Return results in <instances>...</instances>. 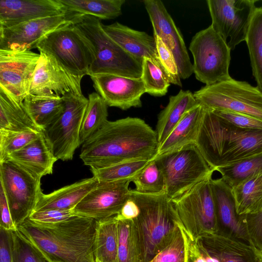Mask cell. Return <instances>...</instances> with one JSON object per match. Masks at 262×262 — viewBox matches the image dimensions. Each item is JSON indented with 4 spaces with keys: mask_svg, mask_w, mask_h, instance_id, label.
Returning a JSON list of instances; mask_svg holds the SVG:
<instances>
[{
    "mask_svg": "<svg viewBox=\"0 0 262 262\" xmlns=\"http://www.w3.org/2000/svg\"><path fill=\"white\" fill-rule=\"evenodd\" d=\"M247 232L251 244L262 253V210L244 215Z\"/></svg>",
    "mask_w": 262,
    "mask_h": 262,
    "instance_id": "46",
    "label": "cell"
},
{
    "mask_svg": "<svg viewBox=\"0 0 262 262\" xmlns=\"http://www.w3.org/2000/svg\"><path fill=\"white\" fill-rule=\"evenodd\" d=\"M0 181L12 221L17 227L28 219L35 209L42 192L40 180L6 160L0 161Z\"/></svg>",
    "mask_w": 262,
    "mask_h": 262,
    "instance_id": "11",
    "label": "cell"
},
{
    "mask_svg": "<svg viewBox=\"0 0 262 262\" xmlns=\"http://www.w3.org/2000/svg\"><path fill=\"white\" fill-rule=\"evenodd\" d=\"M67 12L101 19H114L122 14L125 0H59Z\"/></svg>",
    "mask_w": 262,
    "mask_h": 262,
    "instance_id": "31",
    "label": "cell"
},
{
    "mask_svg": "<svg viewBox=\"0 0 262 262\" xmlns=\"http://www.w3.org/2000/svg\"><path fill=\"white\" fill-rule=\"evenodd\" d=\"M96 228L97 220L78 215L55 224L28 218L17 227L51 262H95Z\"/></svg>",
    "mask_w": 262,
    "mask_h": 262,
    "instance_id": "2",
    "label": "cell"
},
{
    "mask_svg": "<svg viewBox=\"0 0 262 262\" xmlns=\"http://www.w3.org/2000/svg\"><path fill=\"white\" fill-rule=\"evenodd\" d=\"M40 54L0 50V90L19 103L29 94Z\"/></svg>",
    "mask_w": 262,
    "mask_h": 262,
    "instance_id": "14",
    "label": "cell"
},
{
    "mask_svg": "<svg viewBox=\"0 0 262 262\" xmlns=\"http://www.w3.org/2000/svg\"><path fill=\"white\" fill-rule=\"evenodd\" d=\"M215 171H218L224 181L232 188L262 173V152L216 168Z\"/></svg>",
    "mask_w": 262,
    "mask_h": 262,
    "instance_id": "34",
    "label": "cell"
},
{
    "mask_svg": "<svg viewBox=\"0 0 262 262\" xmlns=\"http://www.w3.org/2000/svg\"><path fill=\"white\" fill-rule=\"evenodd\" d=\"M201 239L218 262H262V253L252 245L216 234Z\"/></svg>",
    "mask_w": 262,
    "mask_h": 262,
    "instance_id": "25",
    "label": "cell"
},
{
    "mask_svg": "<svg viewBox=\"0 0 262 262\" xmlns=\"http://www.w3.org/2000/svg\"><path fill=\"white\" fill-rule=\"evenodd\" d=\"M0 228L7 231H15L17 229L12 221L7 198L2 186H0Z\"/></svg>",
    "mask_w": 262,
    "mask_h": 262,
    "instance_id": "48",
    "label": "cell"
},
{
    "mask_svg": "<svg viewBox=\"0 0 262 262\" xmlns=\"http://www.w3.org/2000/svg\"><path fill=\"white\" fill-rule=\"evenodd\" d=\"M213 111L219 117L236 127L250 129H262V120L253 116L229 111Z\"/></svg>",
    "mask_w": 262,
    "mask_h": 262,
    "instance_id": "45",
    "label": "cell"
},
{
    "mask_svg": "<svg viewBox=\"0 0 262 262\" xmlns=\"http://www.w3.org/2000/svg\"><path fill=\"white\" fill-rule=\"evenodd\" d=\"M236 210L239 215L262 210V173L232 188Z\"/></svg>",
    "mask_w": 262,
    "mask_h": 262,
    "instance_id": "32",
    "label": "cell"
},
{
    "mask_svg": "<svg viewBox=\"0 0 262 262\" xmlns=\"http://www.w3.org/2000/svg\"><path fill=\"white\" fill-rule=\"evenodd\" d=\"M134 190L143 194L159 193L165 191V185L163 174L155 160L149 163L132 181Z\"/></svg>",
    "mask_w": 262,
    "mask_h": 262,
    "instance_id": "40",
    "label": "cell"
},
{
    "mask_svg": "<svg viewBox=\"0 0 262 262\" xmlns=\"http://www.w3.org/2000/svg\"><path fill=\"white\" fill-rule=\"evenodd\" d=\"M189 49L198 80L208 85L231 78L229 72L231 50L211 25L195 34Z\"/></svg>",
    "mask_w": 262,
    "mask_h": 262,
    "instance_id": "10",
    "label": "cell"
},
{
    "mask_svg": "<svg viewBox=\"0 0 262 262\" xmlns=\"http://www.w3.org/2000/svg\"><path fill=\"white\" fill-rule=\"evenodd\" d=\"M145 92L154 96L165 95L170 83L161 69L151 59L144 58L142 62L140 77Z\"/></svg>",
    "mask_w": 262,
    "mask_h": 262,
    "instance_id": "38",
    "label": "cell"
},
{
    "mask_svg": "<svg viewBox=\"0 0 262 262\" xmlns=\"http://www.w3.org/2000/svg\"><path fill=\"white\" fill-rule=\"evenodd\" d=\"M74 24L52 32L36 48L71 74L83 78L89 75L93 55L89 42Z\"/></svg>",
    "mask_w": 262,
    "mask_h": 262,
    "instance_id": "9",
    "label": "cell"
},
{
    "mask_svg": "<svg viewBox=\"0 0 262 262\" xmlns=\"http://www.w3.org/2000/svg\"><path fill=\"white\" fill-rule=\"evenodd\" d=\"M143 3L151 23L154 35L159 36L172 52L181 79L188 78L193 74L183 37L163 3L160 0H144Z\"/></svg>",
    "mask_w": 262,
    "mask_h": 262,
    "instance_id": "18",
    "label": "cell"
},
{
    "mask_svg": "<svg viewBox=\"0 0 262 262\" xmlns=\"http://www.w3.org/2000/svg\"><path fill=\"white\" fill-rule=\"evenodd\" d=\"M23 103L31 118L42 132L61 114L64 107L63 98L31 94L25 98Z\"/></svg>",
    "mask_w": 262,
    "mask_h": 262,
    "instance_id": "30",
    "label": "cell"
},
{
    "mask_svg": "<svg viewBox=\"0 0 262 262\" xmlns=\"http://www.w3.org/2000/svg\"><path fill=\"white\" fill-rule=\"evenodd\" d=\"M98 182L93 177L66 186L49 194L42 192L34 211L73 210Z\"/></svg>",
    "mask_w": 262,
    "mask_h": 262,
    "instance_id": "24",
    "label": "cell"
},
{
    "mask_svg": "<svg viewBox=\"0 0 262 262\" xmlns=\"http://www.w3.org/2000/svg\"><path fill=\"white\" fill-rule=\"evenodd\" d=\"M116 216L119 262H142L138 236L133 220Z\"/></svg>",
    "mask_w": 262,
    "mask_h": 262,
    "instance_id": "36",
    "label": "cell"
},
{
    "mask_svg": "<svg viewBox=\"0 0 262 262\" xmlns=\"http://www.w3.org/2000/svg\"><path fill=\"white\" fill-rule=\"evenodd\" d=\"M140 213V209L136 202L131 198L126 202L117 216L126 220H133Z\"/></svg>",
    "mask_w": 262,
    "mask_h": 262,
    "instance_id": "50",
    "label": "cell"
},
{
    "mask_svg": "<svg viewBox=\"0 0 262 262\" xmlns=\"http://www.w3.org/2000/svg\"><path fill=\"white\" fill-rule=\"evenodd\" d=\"M6 160L41 180L42 177L52 173L54 164L58 159L42 132L23 148L9 155L4 160Z\"/></svg>",
    "mask_w": 262,
    "mask_h": 262,
    "instance_id": "22",
    "label": "cell"
},
{
    "mask_svg": "<svg viewBox=\"0 0 262 262\" xmlns=\"http://www.w3.org/2000/svg\"><path fill=\"white\" fill-rule=\"evenodd\" d=\"M199 103L189 90H181L169 97L166 106L160 113L156 125L159 145L169 136L185 115Z\"/></svg>",
    "mask_w": 262,
    "mask_h": 262,
    "instance_id": "27",
    "label": "cell"
},
{
    "mask_svg": "<svg viewBox=\"0 0 262 262\" xmlns=\"http://www.w3.org/2000/svg\"><path fill=\"white\" fill-rule=\"evenodd\" d=\"M76 215L73 210H46L34 211L29 219L38 223L55 224L68 220Z\"/></svg>",
    "mask_w": 262,
    "mask_h": 262,
    "instance_id": "47",
    "label": "cell"
},
{
    "mask_svg": "<svg viewBox=\"0 0 262 262\" xmlns=\"http://www.w3.org/2000/svg\"><path fill=\"white\" fill-rule=\"evenodd\" d=\"M74 25L88 41L93 52L89 76L110 74L141 77L142 61L131 55L112 39L103 30L100 19L83 15Z\"/></svg>",
    "mask_w": 262,
    "mask_h": 262,
    "instance_id": "5",
    "label": "cell"
},
{
    "mask_svg": "<svg viewBox=\"0 0 262 262\" xmlns=\"http://www.w3.org/2000/svg\"><path fill=\"white\" fill-rule=\"evenodd\" d=\"M212 176L171 200L179 224L193 237L203 239L217 232L216 210L211 190Z\"/></svg>",
    "mask_w": 262,
    "mask_h": 262,
    "instance_id": "7",
    "label": "cell"
},
{
    "mask_svg": "<svg viewBox=\"0 0 262 262\" xmlns=\"http://www.w3.org/2000/svg\"><path fill=\"white\" fill-rule=\"evenodd\" d=\"M96 92L108 106L122 110L141 107V97L146 93L141 78L101 74L90 76Z\"/></svg>",
    "mask_w": 262,
    "mask_h": 262,
    "instance_id": "20",
    "label": "cell"
},
{
    "mask_svg": "<svg viewBox=\"0 0 262 262\" xmlns=\"http://www.w3.org/2000/svg\"><path fill=\"white\" fill-rule=\"evenodd\" d=\"M11 237V231L0 228V262H12Z\"/></svg>",
    "mask_w": 262,
    "mask_h": 262,
    "instance_id": "49",
    "label": "cell"
},
{
    "mask_svg": "<svg viewBox=\"0 0 262 262\" xmlns=\"http://www.w3.org/2000/svg\"><path fill=\"white\" fill-rule=\"evenodd\" d=\"M256 0H207L213 29L231 50L246 39Z\"/></svg>",
    "mask_w": 262,
    "mask_h": 262,
    "instance_id": "13",
    "label": "cell"
},
{
    "mask_svg": "<svg viewBox=\"0 0 262 262\" xmlns=\"http://www.w3.org/2000/svg\"><path fill=\"white\" fill-rule=\"evenodd\" d=\"M102 27L112 39L131 55L141 61L144 58L151 59L163 71L154 36L118 22L108 25L102 24Z\"/></svg>",
    "mask_w": 262,
    "mask_h": 262,
    "instance_id": "23",
    "label": "cell"
},
{
    "mask_svg": "<svg viewBox=\"0 0 262 262\" xmlns=\"http://www.w3.org/2000/svg\"><path fill=\"white\" fill-rule=\"evenodd\" d=\"M12 262H51L43 253L17 229L12 231Z\"/></svg>",
    "mask_w": 262,
    "mask_h": 262,
    "instance_id": "39",
    "label": "cell"
},
{
    "mask_svg": "<svg viewBox=\"0 0 262 262\" xmlns=\"http://www.w3.org/2000/svg\"><path fill=\"white\" fill-rule=\"evenodd\" d=\"M131 198L140 209L133 219L137 232L142 262H149L170 242L177 227L178 219L165 191L143 194L131 189Z\"/></svg>",
    "mask_w": 262,
    "mask_h": 262,
    "instance_id": "4",
    "label": "cell"
},
{
    "mask_svg": "<svg viewBox=\"0 0 262 262\" xmlns=\"http://www.w3.org/2000/svg\"><path fill=\"white\" fill-rule=\"evenodd\" d=\"M181 228L186 241V262H218L210 254L201 239L192 237Z\"/></svg>",
    "mask_w": 262,
    "mask_h": 262,
    "instance_id": "44",
    "label": "cell"
},
{
    "mask_svg": "<svg viewBox=\"0 0 262 262\" xmlns=\"http://www.w3.org/2000/svg\"><path fill=\"white\" fill-rule=\"evenodd\" d=\"M195 145L215 171L261 153L262 129L236 127L205 107Z\"/></svg>",
    "mask_w": 262,
    "mask_h": 262,
    "instance_id": "3",
    "label": "cell"
},
{
    "mask_svg": "<svg viewBox=\"0 0 262 262\" xmlns=\"http://www.w3.org/2000/svg\"><path fill=\"white\" fill-rule=\"evenodd\" d=\"M59 0H1L0 27L67 13Z\"/></svg>",
    "mask_w": 262,
    "mask_h": 262,
    "instance_id": "21",
    "label": "cell"
},
{
    "mask_svg": "<svg viewBox=\"0 0 262 262\" xmlns=\"http://www.w3.org/2000/svg\"><path fill=\"white\" fill-rule=\"evenodd\" d=\"M0 130L42 132L34 123L23 103H19L0 90Z\"/></svg>",
    "mask_w": 262,
    "mask_h": 262,
    "instance_id": "28",
    "label": "cell"
},
{
    "mask_svg": "<svg viewBox=\"0 0 262 262\" xmlns=\"http://www.w3.org/2000/svg\"><path fill=\"white\" fill-rule=\"evenodd\" d=\"M42 132L36 130L8 132L0 130V161L23 148L38 138Z\"/></svg>",
    "mask_w": 262,
    "mask_h": 262,
    "instance_id": "41",
    "label": "cell"
},
{
    "mask_svg": "<svg viewBox=\"0 0 262 262\" xmlns=\"http://www.w3.org/2000/svg\"><path fill=\"white\" fill-rule=\"evenodd\" d=\"M80 16L68 12L63 15L36 19L10 27H0V50L30 51L49 34L75 23Z\"/></svg>",
    "mask_w": 262,
    "mask_h": 262,
    "instance_id": "15",
    "label": "cell"
},
{
    "mask_svg": "<svg viewBox=\"0 0 262 262\" xmlns=\"http://www.w3.org/2000/svg\"><path fill=\"white\" fill-rule=\"evenodd\" d=\"M205 110V107L199 103L188 111L167 138L159 145L155 157L189 145L195 144Z\"/></svg>",
    "mask_w": 262,
    "mask_h": 262,
    "instance_id": "26",
    "label": "cell"
},
{
    "mask_svg": "<svg viewBox=\"0 0 262 262\" xmlns=\"http://www.w3.org/2000/svg\"><path fill=\"white\" fill-rule=\"evenodd\" d=\"M159 143L156 131L145 121L127 117L104 124L83 144L84 165L99 168L139 159L153 160Z\"/></svg>",
    "mask_w": 262,
    "mask_h": 262,
    "instance_id": "1",
    "label": "cell"
},
{
    "mask_svg": "<svg viewBox=\"0 0 262 262\" xmlns=\"http://www.w3.org/2000/svg\"><path fill=\"white\" fill-rule=\"evenodd\" d=\"M193 95L206 108L242 113L262 120V92L247 82L231 78L205 85Z\"/></svg>",
    "mask_w": 262,
    "mask_h": 262,
    "instance_id": "8",
    "label": "cell"
},
{
    "mask_svg": "<svg viewBox=\"0 0 262 262\" xmlns=\"http://www.w3.org/2000/svg\"><path fill=\"white\" fill-rule=\"evenodd\" d=\"M214 201L219 235L252 245L244 215L237 213L232 188L221 178L210 180Z\"/></svg>",
    "mask_w": 262,
    "mask_h": 262,
    "instance_id": "19",
    "label": "cell"
},
{
    "mask_svg": "<svg viewBox=\"0 0 262 262\" xmlns=\"http://www.w3.org/2000/svg\"><path fill=\"white\" fill-rule=\"evenodd\" d=\"M245 41L256 87L262 92V7L255 10Z\"/></svg>",
    "mask_w": 262,
    "mask_h": 262,
    "instance_id": "33",
    "label": "cell"
},
{
    "mask_svg": "<svg viewBox=\"0 0 262 262\" xmlns=\"http://www.w3.org/2000/svg\"><path fill=\"white\" fill-rule=\"evenodd\" d=\"M63 98L62 112L42 132L55 157L68 161L73 159L76 149L81 145L80 131L89 100L83 94Z\"/></svg>",
    "mask_w": 262,
    "mask_h": 262,
    "instance_id": "12",
    "label": "cell"
},
{
    "mask_svg": "<svg viewBox=\"0 0 262 262\" xmlns=\"http://www.w3.org/2000/svg\"><path fill=\"white\" fill-rule=\"evenodd\" d=\"M39 54L29 94L59 98L82 94V77L71 74L50 56Z\"/></svg>",
    "mask_w": 262,
    "mask_h": 262,
    "instance_id": "17",
    "label": "cell"
},
{
    "mask_svg": "<svg viewBox=\"0 0 262 262\" xmlns=\"http://www.w3.org/2000/svg\"><path fill=\"white\" fill-rule=\"evenodd\" d=\"M118 219L116 215L97 221L94 243L95 260L119 262Z\"/></svg>",
    "mask_w": 262,
    "mask_h": 262,
    "instance_id": "29",
    "label": "cell"
},
{
    "mask_svg": "<svg viewBox=\"0 0 262 262\" xmlns=\"http://www.w3.org/2000/svg\"><path fill=\"white\" fill-rule=\"evenodd\" d=\"M130 182H99L73 210L78 215L97 221L116 216L130 198Z\"/></svg>",
    "mask_w": 262,
    "mask_h": 262,
    "instance_id": "16",
    "label": "cell"
},
{
    "mask_svg": "<svg viewBox=\"0 0 262 262\" xmlns=\"http://www.w3.org/2000/svg\"><path fill=\"white\" fill-rule=\"evenodd\" d=\"M154 159L163 174L165 191L171 201L212 176L214 171L195 144L163 154Z\"/></svg>",
    "mask_w": 262,
    "mask_h": 262,
    "instance_id": "6",
    "label": "cell"
},
{
    "mask_svg": "<svg viewBox=\"0 0 262 262\" xmlns=\"http://www.w3.org/2000/svg\"><path fill=\"white\" fill-rule=\"evenodd\" d=\"M95 262H99V261L95 260Z\"/></svg>",
    "mask_w": 262,
    "mask_h": 262,
    "instance_id": "51",
    "label": "cell"
},
{
    "mask_svg": "<svg viewBox=\"0 0 262 262\" xmlns=\"http://www.w3.org/2000/svg\"><path fill=\"white\" fill-rule=\"evenodd\" d=\"M88 104L80 131L79 139L82 144L107 121V105L97 93L89 95Z\"/></svg>",
    "mask_w": 262,
    "mask_h": 262,
    "instance_id": "35",
    "label": "cell"
},
{
    "mask_svg": "<svg viewBox=\"0 0 262 262\" xmlns=\"http://www.w3.org/2000/svg\"><path fill=\"white\" fill-rule=\"evenodd\" d=\"M149 262H186V245L179 224L168 244Z\"/></svg>",
    "mask_w": 262,
    "mask_h": 262,
    "instance_id": "42",
    "label": "cell"
},
{
    "mask_svg": "<svg viewBox=\"0 0 262 262\" xmlns=\"http://www.w3.org/2000/svg\"><path fill=\"white\" fill-rule=\"evenodd\" d=\"M150 161L148 159L127 161L102 168H90V170L99 182H132Z\"/></svg>",
    "mask_w": 262,
    "mask_h": 262,
    "instance_id": "37",
    "label": "cell"
},
{
    "mask_svg": "<svg viewBox=\"0 0 262 262\" xmlns=\"http://www.w3.org/2000/svg\"><path fill=\"white\" fill-rule=\"evenodd\" d=\"M153 36L155 38L158 56L164 74L170 83L182 86L177 63L172 52L159 36L156 35Z\"/></svg>",
    "mask_w": 262,
    "mask_h": 262,
    "instance_id": "43",
    "label": "cell"
}]
</instances>
